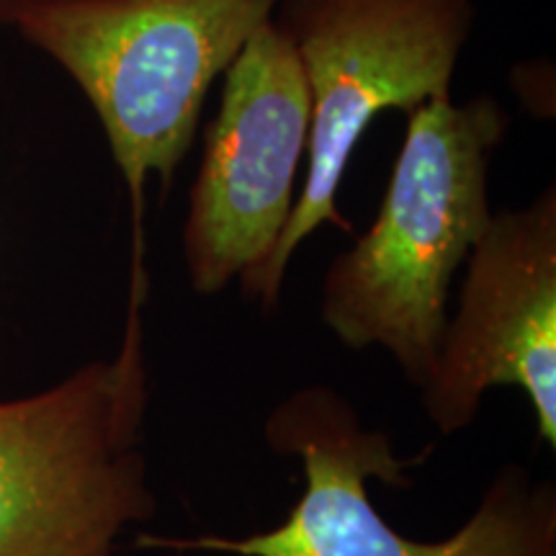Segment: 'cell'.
I'll return each instance as SVG.
<instances>
[{
  "label": "cell",
  "instance_id": "6da1fadb",
  "mask_svg": "<svg viewBox=\"0 0 556 556\" xmlns=\"http://www.w3.org/2000/svg\"><path fill=\"white\" fill-rule=\"evenodd\" d=\"M507 127L495 96L441 93L409 111L377 219L325 274L328 330L351 351L384 348L415 387L433 374L451 281L492 217L490 165Z\"/></svg>",
  "mask_w": 556,
  "mask_h": 556
},
{
  "label": "cell",
  "instance_id": "7a4b0ae2",
  "mask_svg": "<svg viewBox=\"0 0 556 556\" xmlns=\"http://www.w3.org/2000/svg\"><path fill=\"white\" fill-rule=\"evenodd\" d=\"M281 0H70L13 29L83 90L131 199V278L144 274V186L189 155L212 83Z\"/></svg>",
  "mask_w": 556,
  "mask_h": 556
},
{
  "label": "cell",
  "instance_id": "3957f363",
  "mask_svg": "<svg viewBox=\"0 0 556 556\" xmlns=\"http://www.w3.org/2000/svg\"><path fill=\"white\" fill-rule=\"evenodd\" d=\"M142 304L129 294L114 358L0 402V556H119L124 531L155 518Z\"/></svg>",
  "mask_w": 556,
  "mask_h": 556
},
{
  "label": "cell",
  "instance_id": "277c9868",
  "mask_svg": "<svg viewBox=\"0 0 556 556\" xmlns=\"http://www.w3.org/2000/svg\"><path fill=\"white\" fill-rule=\"evenodd\" d=\"M278 456L302 462L304 495L287 520L248 536H142V548L232 556H556V490L507 467L486 486L454 536L435 544L407 539L371 505L366 482L402 486L417 458H400L384 430L368 428L336 389L291 392L266 420Z\"/></svg>",
  "mask_w": 556,
  "mask_h": 556
},
{
  "label": "cell",
  "instance_id": "5b68a950",
  "mask_svg": "<svg viewBox=\"0 0 556 556\" xmlns=\"http://www.w3.org/2000/svg\"><path fill=\"white\" fill-rule=\"evenodd\" d=\"M475 0H281L287 34L309 90L307 176L287 227L242 291L270 312L302 242L319 227L353 232L338 208L353 150L381 111H415L451 93L475 29Z\"/></svg>",
  "mask_w": 556,
  "mask_h": 556
},
{
  "label": "cell",
  "instance_id": "8992f818",
  "mask_svg": "<svg viewBox=\"0 0 556 556\" xmlns=\"http://www.w3.org/2000/svg\"><path fill=\"white\" fill-rule=\"evenodd\" d=\"M307 139V80L270 18L225 70L219 109L204 135L184 227L197 294H219L266 263L294 208Z\"/></svg>",
  "mask_w": 556,
  "mask_h": 556
},
{
  "label": "cell",
  "instance_id": "52a82bcc",
  "mask_svg": "<svg viewBox=\"0 0 556 556\" xmlns=\"http://www.w3.org/2000/svg\"><path fill=\"white\" fill-rule=\"evenodd\" d=\"M518 387L541 441L556 446V189L528 206L492 212L467 258L422 407L438 433L475 420L484 394Z\"/></svg>",
  "mask_w": 556,
  "mask_h": 556
},
{
  "label": "cell",
  "instance_id": "ba28073f",
  "mask_svg": "<svg viewBox=\"0 0 556 556\" xmlns=\"http://www.w3.org/2000/svg\"><path fill=\"white\" fill-rule=\"evenodd\" d=\"M70 3V0H0V24H16L29 11L45 9V5Z\"/></svg>",
  "mask_w": 556,
  "mask_h": 556
}]
</instances>
